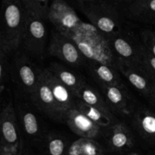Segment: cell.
Wrapping results in <instances>:
<instances>
[{
    "instance_id": "cell-1",
    "label": "cell",
    "mask_w": 155,
    "mask_h": 155,
    "mask_svg": "<svg viewBox=\"0 0 155 155\" xmlns=\"http://www.w3.org/2000/svg\"><path fill=\"white\" fill-rule=\"evenodd\" d=\"M76 44L87 61L96 62L117 70V58L109 39L90 23L82 22L71 33L63 35Z\"/></svg>"
},
{
    "instance_id": "cell-2",
    "label": "cell",
    "mask_w": 155,
    "mask_h": 155,
    "mask_svg": "<svg viewBox=\"0 0 155 155\" xmlns=\"http://www.w3.org/2000/svg\"><path fill=\"white\" fill-rule=\"evenodd\" d=\"M27 12L22 0H4L1 5L0 51L7 56L17 52L22 42Z\"/></svg>"
},
{
    "instance_id": "cell-3",
    "label": "cell",
    "mask_w": 155,
    "mask_h": 155,
    "mask_svg": "<svg viewBox=\"0 0 155 155\" xmlns=\"http://www.w3.org/2000/svg\"><path fill=\"white\" fill-rule=\"evenodd\" d=\"M76 3L90 24L108 39L121 34L123 21L117 5L118 2L80 0Z\"/></svg>"
},
{
    "instance_id": "cell-4",
    "label": "cell",
    "mask_w": 155,
    "mask_h": 155,
    "mask_svg": "<svg viewBox=\"0 0 155 155\" xmlns=\"http://www.w3.org/2000/svg\"><path fill=\"white\" fill-rule=\"evenodd\" d=\"M40 72L41 68H37L26 53H15L10 62V79L30 99L38 84Z\"/></svg>"
},
{
    "instance_id": "cell-5",
    "label": "cell",
    "mask_w": 155,
    "mask_h": 155,
    "mask_svg": "<svg viewBox=\"0 0 155 155\" xmlns=\"http://www.w3.org/2000/svg\"><path fill=\"white\" fill-rule=\"evenodd\" d=\"M46 21L48 20L27 12V21L21 45L26 52L38 60H42L45 56L47 41Z\"/></svg>"
},
{
    "instance_id": "cell-6",
    "label": "cell",
    "mask_w": 155,
    "mask_h": 155,
    "mask_svg": "<svg viewBox=\"0 0 155 155\" xmlns=\"http://www.w3.org/2000/svg\"><path fill=\"white\" fill-rule=\"evenodd\" d=\"M48 52L51 56L58 58L74 68H80L86 65L87 63V60L76 44L66 36L61 34L54 28L51 30Z\"/></svg>"
},
{
    "instance_id": "cell-7",
    "label": "cell",
    "mask_w": 155,
    "mask_h": 155,
    "mask_svg": "<svg viewBox=\"0 0 155 155\" xmlns=\"http://www.w3.org/2000/svg\"><path fill=\"white\" fill-rule=\"evenodd\" d=\"M30 100L35 107L50 118L58 122L66 123V116L58 105L42 69H41L37 86Z\"/></svg>"
},
{
    "instance_id": "cell-8",
    "label": "cell",
    "mask_w": 155,
    "mask_h": 155,
    "mask_svg": "<svg viewBox=\"0 0 155 155\" xmlns=\"http://www.w3.org/2000/svg\"><path fill=\"white\" fill-rule=\"evenodd\" d=\"M48 21L62 35L71 33L82 22L72 6L64 0H54L50 3Z\"/></svg>"
},
{
    "instance_id": "cell-9",
    "label": "cell",
    "mask_w": 155,
    "mask_h": 155,
    "mask_svg": "<svg viewBox=\"0 0 155 155\" xmlns=\"http://www.w3.org/2000/svg\"><path fill=\"white\" fill-rule=\"evenodd\" d=\"M1 147L8 148H24V142L19 137L16 113L12 101L2 104Z\"/></svg>"
},
{
    "instance_id": "cell-10",
    "label": "cell",
    "mask_w": 155,
    "mask_h": 155,
    "mask_svg": "<svg viewBox=\"0 0 155 155\" xmlns=\"http://www.w3.org/2000/svg\"><path fill=\"white\" fill-rule=\"evenodd\" d=\"M109 41L118 61H120L129 68L140 71L139 64L142 44L134 45L121 34L110 38Z\"/></svg>"
},
{
    "instance_id": "cell-11",
    "label": "cell",
    "mask_w": 155,
    "mask_h": 155,
    "mask_svg": "<svg viewBox=\"0 0 155 155\" xmlns=\"http://www.w3.org/2000/svg\"><path fill=\"white\" fill-rule=\"evenodd\" d=\"M104 99L113 113L120 116H130L133 112V100L125 86H100Z\"/></svg>"
},
{
    "instance_id": "cell-12",
    "label": "cell",
    "mask_w": 155,
    "mask_h": 155,
    "mask_svg": "<svg viewBox=\"0 0 155 155\" xmlns=\"http://www.w3.org/2000/svg\"><path fill=\"white\" fill-rule=\"evenodd\" d=\"M44 76L52 91L58 105L67 118V114L71 109L75 108L77 97L74 92L56 78L47 68L42 69Z\"/></svg>"
},
{
    "instance_id": "cell-13",
    "label": "cell",
    "mask_w": 155,
    "mask_h": 155,
    "mask_svg": "<svg viewBox=\"0 0 155 155\" xmlns=\"http://www.w3.org/2000/svg\"><path fill=\"white\" fill-rule=\"evenodd\" d=\"M66 124L76 135L88 139L98 137L101 128L76 108L71 109L68 113Z\"/></svg>"
},
{
    "instance_id": "cell-14",
    "label": "cell",
    "mask_w": 155,
    "mask_h": 155,
    "mask_svg": "<svg viewBox=\"0 0 155 155\" xmlns=\"http://www.w3.org/2000/svg\"><path fill=\"white\" fill-rule=\"evenodd\" d=\"M107 142L109 148L112 151H126L134 145V136L127 125L123 123H117L110 127Z\"/></svg>"
},
{
    "instance_id": "cell-15",
    "label": "cell",
    "mask_w": 155,
    "mask_h": 155,
    "mask_svg": "<svg viewBox=\"0 0 155 155\" xmlns=\"http://www.w3.org/2000/svg\"><path fill=\"white\" fill-rule=\"evenodd\" d=\"M133 124L139 136L150 144H155V114L145 108L133 114Z\"/></svg>"
},
{
    "instance_id": "cell-16",
    "label": "cell",
    "mask_w": 155,
    "mask_h": 155,
    "mask_svg": "<svg viewBox=\"0 0 155 155\" xmlns=\"http://www.w3.org/2000/svg\"><path fill=\"white\" fill-rule=\"evenodd\" d=\"M86 67L92 77L100 86H124L120 77L118 74V71L110 67L92 61H87Z\"/></svg>"
},
{
    "instance_id": "cell-17",
    "label": "cell",
    "mask_w": 155,
    "mask_h": 155,
    "mask_svg": "<svg viewBox=\"0 0 155 155\" xmlns=\"http://www.w3.org/2000/svg\"><path fill=\"white\" fill-rule=\"evenodd\" d=\"M117 70L118 72L121 73L130 82V84L136 88L138 92H140V94L147 98L149 96L154 83L144 74V72L129 68L118 60Z\"/></svg>"
},
{
    "instance_id": "cell-18",
    "label": "cell",
    "mask_w": 155,
    "mask_h": 155,
    "mask_svg": "<svg viewBox=\"0 0 155 155\" xmlns=\"http://www.w3.org/2000/svg\"><path fill=\"white\" fill-rule=\"evenodd\" d=\"M128 3L129 18L146 24H155V0H136Z\"/></svg>"
},
{
    "instance_id": "cell-19",
    "label": "cell",
    "mask_w": 155,
    "mask_h": 155,
    "mask_svg": "<svg viewBox=\"0 0 155 155\" xmlns=\"http://www.w3.org/2000/svg\"><path fill=\"white\" fill-rule=\"evenodd\" d=\"M47 69L64 85L69 88L75 95L86 83L83 77L77 75L75 73L58 63H51Z\"/></svg>"
},
{
    "instance_id": "cell-20",
    "label": "cell",
    "mask_w": 155,
    "mask_h": 155,
    "mask_svg": "<svg viewBox=\"0 0 155 155\" xmlns=\"http://www.w3.org/2000/svg\"><path fill=\"white\" fill-rule=\"evenodd\" d=\"M79 98L86 104L99 109L111 117H115L114 114L110 110V107L106 102L104 97L101 95L99 92L88 83H85L76 95Z\"/></svg>"
},
{
    "instance_id": "cell-21",
    "label": "cell",
    "mask_w": 155,
    "mask_h": 155,
    "mask_svg": "<svg viewBox=\"0 0 155 155\" xmlns=\"http://www.w3.org/2000/svg\"><path fill=\"white\" fill-rule=\"evenodd\" d=\"M75 108L100 127H111L117 124L116 117L108 116L99 109L86 104L79 98L76 100Z\"/></svg>"
},
{
    "instance_id": "cell-22",
    "label": "cell",
    "mask_w": 155,
    "mask_h": 155,
    "mask_svg": "<svg viewBox=\"0 0 155 155\" xmlns=\"http://www.w3.org/2000/svg\"><path fill=\"white\" fill-rule=\"evenodd\" d=\"M104 148L94 139L80 138L75 141L68 151V155H102Z\"/></svg>"
},
{
    "instance_id": "cell-23",
    "label": "cell",
    "mask_w": 155,
    "mask_h": 155,
    "mask_svg": "<svg viewBox=\"0 0 155 155\" xmlns=\"http://www.w3.org/2000/svg\"><path fill=\"white\" fill-rule=\"evenodd\" d=\"M18 110H19L18 114L26 134L31 139L37 140L40 136V127L35 114L26 106H21Z\"/></svg>"
},
{
    "instance_id": "cell-24",
    "label": "cell",
    "mask_w": 155,
    "mask_h": 155,
    "mask_svg": "<svg viewBox=\"0 0 155 155\" xmlns=\"http://www.w3.org/2000/svg\"><path fill=\"white\" fill-rule=\"evenodd\" d=\"M140 71L155 84V57L142 44L141 48V58L139 64Z\"/></svg>"
},
{
    "instance_id": "cell-25",
    "label": "cell",
    "mask_w": 155,
    "mask_h": 155,
    "mask_svg": "<svg viewBox=\"0 0 155 155\" xmlns=\"http://www.w3.org/2000/svg\"><path fill=\"white\" fill-rule=\"evenodd\" d=\"M27 13L48 20L50 3L47 0H22Z\"/></svg>"
},
{
    "instance_id": "cell-26",
    "label": "cell",
    "mask_w": 155,
    "mask_h": 155,
    "mask_svg": "<svg viewBox=\"0 0 155 155\" xmlns=\"http://www.w3.org/2000/svg\"><path fill=\"white\" fill-rule=\"evenodd\" d=\"M67 142L58 135H50L45 139L47 155H64L66 151Z\"/></svg>"
},
{
    "instance_id": "cell-27",
    "label": "cell",
    "mask_w": 155,
    "mask_h": 155,
    "mask_svg": "<svg viewBox=\"0 0 155 155\" xmlns=\"http://www.w3.org/2000/svg\"><path fill=\"white\" fill-rule=\"evenodd\" d=\"M8 56L0 51V91L2 95L5 88V83L10 79V62L8 60Z\"/></svg>"
},
{
    "instance_id": "cell-28",
    "label": "cell",
    "mask_w": 155,
    "mask_h": 155,
    "mask_svg": "<svg viewBox=\"0 0 155 155\" xmlns=\"http://www.w3.org/2000/svg\"><path fill=\"white\" fill-rule=\"evenodd\" d=\"M141 40L145 48L155 57V31L145 29L140 33Z\"/></svg>"
},
{
    "instance_id": "cell-29",
    "label": "cell",
    "mask_w": 155,
    "mask_h": 155,
    "mask_svg": "<svg viewBox=\"0 0 155 155\" xmlns=\"http://www.w3.org/2000/svg\"><path fill=\"white\" fill-rule=\"evenodd\" d=\"M149 98L150 101L151 102V104L155 107V84H153L152 89H151V93H150L149 96L148 97Z\"/></svg>"
},
{
    "instance_id": "cell-30",
    "label": "cell",
    "mask_w": 155,
    "mask_h": 155,
    "mask_svg": "<svg viewBox=\"0 0 155 155\" xmlns=\"http://www.w3.org/2000/svg\"><path fill=\"white\" fill-rule=\"evenodd\" d=\"M22 155H30V153H29V152H27V151H24H24H23Z\"/></svg>"
},
{
    "instance_id": "cell-31",
    "label": "cell",
    "mask_w": 155,
    "mask_h": 155,
    "mask_svg": "<svg viewBox=\"0 0 155 155\" xmlns=\"http://www.w3.org/2000/svg\"><path fill=\"white\" fill-rule=\"evenodd\" d=\"M127 155H139V154H137V153H130V154H129Z\"/></svg>"
},
{
    "instance_id": "cell-32",
    "label": "cell",
    "mask_w": 155,
    "mask_h": 155,
    "mask_svg": "<svg viewBox=\"0 0 155 155\" xmlns=\"http://www.w3.org/2000/svg\"><path fill=\"white\" fill-rule=\"evenodd\" d=\"M102 155H104V154H102Z\"/></svg>"
}]
</instances>
